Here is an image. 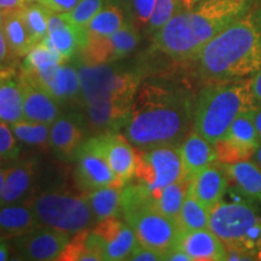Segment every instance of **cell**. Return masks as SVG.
I'll return each instance as SVG.
<instances>
[{
	"instance_id": "50",
	"label": "cell",
	"mask_w": 261,
	"mask_h": 261,
	"mask_svg": "<svg viewBox=\"0 0 261 261\" xmlns=\"http://www.w3.org/2000/svg\"><path fill=\"white\" fill-rule=\"evenodd\" d=\"M16 76V69L12 67H5L3 69H0V85L4 84L5 81H8L11 77Z\"/></svg>"
},
{
	"instance_id": "24",
	"label": "cell",
	"mask_w": 261,
	"mask_h": 261,
	"mask_svg": "<svg viewBox=\"0 0 261 261\" xmlns=\"http://www.w3.org/2000/svg\"><path fill=\"white\" fill-rule=\"evenodd\" d=\"M64 62L67 61L57 51V48L54 46L46 35L40 42L33 45L28 54L25 55L22 62L21 71L32 79H37Z\"/></svg>"
},
{
	"instance_id": "35",
	"label": "cell",
	"mask_w": 261,
	"mask_h": 261,
	"mask_svg": "<svg viewBox=\"0 0 261 261\" xmlns=\"http://www.w3.org/2000/svg\"><path fill=\"white\" fill-rule=\"evenodd\" d=\"M10 127L16 138L21 143L31 146H38V148L39 146L44 148L48 145L51 126L21 120V121L11 123Z\"/></svg>"
},
{
	"instance_id": "49",
	"label": "cell",
	"mask_w": 261,
	"mask_h": 261,
	"mask_svg": "<svg viewBox=\"0 0 261 261\" xmlns=\"http://www.w3.org/2000/svg\"><path fill=\"white\" fill-rule=\"evenodd\" d=\"M253 120L257 133V138H259V142L261 144V104H257L253 109Z\"/></svg>"
},
{
	"instance_id": "39",
	"label": "cell",
	"mask_w": 261,
	"mask_h": 261,
	"mask_svg": "<svg viewBox=\"0 0 261 261\" xmlns=\"http://www.w3.org/2000/svg\"><path fill=\"white\" fill-rule=\"evenodd\" d=\"M181 10L180 0H156L154 11L148 22V32L154 34Z\"/></svg>"
},
{
	"instance_id": "45",
	"label": "cell",
	"mask_w": 261,
	"mask_h": 261,
	"mask_svg": "<svg viewBox=\"0 0 261 261\" xmlns=\"http://www.w3.org/2000/svg\"><path fill=\"white\" fill-rule=\"evenodd\" d=\"M10 57H12V55L9 50L8 42H6L3 29L0 27V69L8 67V62L10 60Z\"/></svg>"
},
{
	"instance_id": "25",
	"label": "cell",
	"mask_w": 261,
	"mask_h": 261,
	"mask_svg": "<svg viewBox=\"0 0 261 261\" xmlns=\"http://www.w3.org/2000/svg\"><path fill=\"white\" fill-rule=\"evenodd\" d=\"M41 226L34 212L23 203L0 207V237H17Z\"/></svg>"
},
{
	"instance_id": "44",
	"label": "cell",
	"mask_w": 261,
	"mask_h": 261,
	"mask_svg": "<svg viewBox=\"0 0 261 261\" xmlns=\"http://www.w3.org/2000/svg\"><path fill=\"white\" fill-rule=\"evenodd\" d=\"M128 261H160L163 260L161 254L154 252V250L148 249V248L140 246L136 247V249L130 253V255L127 257Z\"/></svg>"
},
{
	"instance_id": "38",
	"label": "cell",
	"mask_w": 261,
	"mask_h": 261,
	"mask_svg": "<svg viewBox=\"0 0 261 261\" xmlns=\"http://www.w3.org/2000/svg\"><path fill=\"white\" fill-rule=\"evenodd\" d=\"M217 150V161L221 165H230L243 160H249L254 156L255 150L247 148L233 140L227 138H221L214 143Z\"/></svg>"
},
{
	"instance_id": "26",
	"label": "cell",
	"mask_w": 261,
	"mask_h": 261,
	"mask_svg": "<svg viewBox=\"0 0 261 261\" xmlns=\"http://www.w3.org/2000/svg\"><path fill=\"white\" fill-rule=\"evenodd\" d=\"M122 188L106 187L87 191L84 195L97 223L109 218L122 217Z\"/></svg>"
},
{
	"instance_id": "5",
	"label": "cell",
	"mask_w": 261,
	"mask_h": 261,
	"mask_svg": "<svg viewBox=\"0 0 261 261\" xmlns=\"http://www.w3.org/2000/svg\"><path fill=\"white\" fill-rule=\"evenodd\" d=\"M252 201L221 200L211 208L208 228L225 244L227 260H261V214Z\"/></svg>"
},
{
	"instance_id": "57",
	"label": "cell",
	"mask_w": 261,
	"mask_h": 261,
	"mask_svg": "<svg viewBox=\"0 0 261 261\" xmlns=\"http://www.w3.org/2000/svg\"><path fill=\"white\" fill-rule=\"evenodd\" d=\"M0 240H3V238H2V237H0Z\"/></svg>"
},
{
	"instance_id": "23",
	"label": "cell",
	"mask_w": 261,
	"mask_h": 261,
	"mask_svg": "<svg viewBox=\"0 0 261 261\" xmlns=\"http://www.w3.org/2000/svg\"><path fill=\"white\" fill-rule=\"evenodd\" d=\"M223 166L228 181L243 197L261 202V168L255 161L249 159Z\"/></svg>"
},
{
	"instance_id": "33",
	"label": "cell",
	"mask_w": 261,
	"mask_h": 261,
	"mask_svg": "<svg viewBox=\"0 0 261 261\" xmlns=\"http://www.w3.org/2000/svg\"><path fill=\"white\" fill-rule=\"evenodd\" d=\"M75 58L84 63L102 64L115 62L114 48L110 37L90 34L87 33V41Z\"/></svg>"
},
{
	"instance_id": "32",
	"label": "cell",
	"mask_w": 261,
	"mask_h": 261,
	"mask_svg": "<svg viewBox=\"0 0 261 261\" xmlns=\"http://www.w3.org/2000/svg\"><path fill=\"white\" fill-rule=\"evenodd\" d=\"M189 182L184 179L168 185L155 195V208L162 214L173 219L179 218V213L184 203Z\"/></svg>"
},
{
	"instance_id": "4",
	"label": "cell",
	"mask_w": 261,
	"mask_h": 261,
	"mask_svg": "<svg viewBox=\"0 0 261 261\" xmlns=\"http://www.w3.org/2000/svg\"><path fill=\"white\" fill-rule=\"evenodd\" d=\"M255 107L250 79L217 81L201 90L196 97L192 127L214 144L226 135L240 114Z\"/></svg>"
},
{
	"instance_id": "31",
	"label": "cell",
	"mask_w": 261,
	"mask_h": 261,
	"mask_svg": "<svg viewBox=\"0 0 261 261\" xmlns=\"http://www.w3.org/2000/svg\"><path fill=\"white\" fill-rule=\"evenodd\" d=\"M210 208L202 204L187 189V196L179 213L178 221L184 231L204 230L210 226Z\"/></svg>"
},
{
	"instance_id": "19",
	"label": "cell",
	"mask_w": 261,
	"mask_h": 261,
	"mask_svg": "<svg viewBox=\"0 0 261 261\" xmlns=\"http://www.w3.org/2000/svg\"><path fill=\"white\" fill-rule=\"evenodd\" d=\"M175 248L185 252L191 260L224 261L227 260L225 244L210 228L196 231H184L179 234Z\"/></svg>"
},
{
	"instance_id": "47",
	"label": "cell",
	"mask_w": 261,
	"mask_h": 261,
	"mask_svg": "<svg viewBox=\"0 0 261 261\" xmlns=\"http://www.w3.org/2000/svg\"><path fill=\"white\" fill-rule=\"evenodd\" d=\"M25 5L24 0H0V9L8 14L11 11H17Z\"/></svg>"
},
{
	"instance_id": "54",
	"label": "cell",
	"mask_w": 261,
	"mask_h": 261,
	"mask_svg": "<svg viewBox=\"0 0 261 261\" xmlns=\"http://www.w3.org/2000/svg\"><path fill=\"white\" fill-rule=\"evenodd\" d=\"M254 161L257 163V166L261 168V144L257 146V149L255 150V152H254Z\"/></svg>"
},
{
	"instance_id": "15",
	"label": "cell",
	"mask_w": 261,
	"mask_h": 261,
	"mask_svg": "<svg viewBox=\"0 0 261 261\" xmlns=\"http://www.w3.org/2000/svg\"><path fill=\"white\" fill-rule=\"evenodd\" d=\"M132 102H98L80 107L87 128L94 136L117 133L125 128L130 114Z\"/></svg>"
},
{
	"instance_id": "7",
	"label": "cell",
	"mask_w": 261,
	"mask_h": 261,
	"mask_svg": "<svg viewBox=\"0 0 261 261\" xmlns=\"http://www.w3.org/2000/svg\"><path fill=\"white\" fill-rule=\"evenodd\" d=\"M41 226H47L74 234L96 225L97 220L84 196L68 192L45 191L28 200Z\"/></svg>"
},
{
	"instance_id": "21",
	"label": "cell",
	"mask_w": 261,
	"mask_h": 261,
	"mask_svg": "<svg viewBox=\"0 0 261 261\" xmlns=\"http://www.w3.org/2000/svg\"><path fill=\"white\" fill-rule=\"evenodd\" d=\"M182 179L190 181L198 172L217 161L215 145L192 129L180 143Z\"/></svg>"
},
{
	"instance_id": "20",
	"label": "cell",
	"mask_w": 261,
	"mask_h": 261,
	"mask_svg": "<svg viewBox=\"0 0 261 261\" xmlns=\"http://www.w3.org/2000/svg\"><path fill=\"white\" fill-rule=\"evenodd\" d=\"M47 37L65 61L77 56L87 41L85 27L74 24L63 14L52 12L48 18Z\"/></svg>"
},
{
	"instance_id": "51",
	"label": "cell",
	"mask_w": 261,
	"mask_h": 261,
	"mask_svg": "<svg viewBox=\"0 0 261 261\" xmlns=\"http://www.w3.org/2000/svg\"><path fill=\"white\" fill-rule=\"evenodd\" d=\"M10 253H9V246L8 243L3 242V240H0V261H5L10 259Z\"/></svg>"
},
{
	"instance_id": "8",
	"label": "cell",
	"mask_w": 261,
	"mask_h": 261,
	"mask_svg": "<svg viewBox=\"0 0 261 261\" xmlns=\"http://www.w3.org/2000/svg\"><path fill=\"white\" fill-rule=\"evenodd\" d=\"M182 179L180 144H166L146 150L136 148V171L132 180L158 194Z\"/></svg>"
},
{
	"instance_id": "16",
	"label": "cell",
	"mask_w": 261,
	"mask_h": 261,
	"mask_svg": "<svg viewBox=\"0 0 261 261\" xmlns=\"http://www.w3.org/2000/svg\"><path fill=\"white\" fill-rule=\"evenodd\" d=\"M18 79L23 92V120L51 126L61 115V104L27 75L19 73Z\"/></svg>"
},
{
	"instance_id": "41",
	"label": "cell",
	"mask_w": 261,
	"mask_h": 261,
	"mask_svg": "<svg viewBox=\"0 0 261 261\" xmlns=\"http://www.w3.org/2000/svg\"><path fill=\"white\" fill-rule=\"evenodd\" d=\"M18 155V139L9 123L0 121V160H16Z\"/></svg>"
},
{
	"instance_id": "27",
	"label": "cell",
	"mask_w": 261,
	"mask_h": 261,
	"mask_svg": "<svg viewBox=\"0 0 261 261\" xmlns=\"http://www.w3.org/2000/svg\"><path fill=\"white\" fill-rule=\"evenodd\" d=\"M19 10L5 14L2 24L3 33L12 57H24L33 46L28 29Z\"/></svg>"
},
{
	"instance_id": "9",
	"label": "cell",
	"mask_w": 261,
	"mask_h": 261,
	"mask_svg": "<svg viewBox=\"0 0 261 261\" xmlns=\"http://www.w3.org/2000/svg\"><path fill=\"white\" fill-rule=\"evenodd\" d=\"M125 221L135 231L140 246L165 256L177 246L182 228L177 219L162 214L154 203L140 205L122 213Z\"/></svg>"
},
{
	"instance_id": "2",
	"label": "cell",
	"mask_w": 261,
	"mask_h": 261,
	"mask_svg": "<svg viewBox=\"0 0 261 261\" xmlns=\"http://www.w3.org/2000/svg\"><path fill=\"white\" fill-rule=\"evenodd\" d=\"M254 4L255 0H200L154 33V46L175 61H194L205 44Z\"/></svg>"
},
{
	"instance_id": "36",
	"label": "cell",
	"mask_w": 261,
	"mask_h": 261,
	"mask_svg": "<svg viewBox=\"0 0 261 261\" xmlns=\"http://www.w3.org/2000/svg\"><path fill=\"white\" fill-rule=\"evenodd\" d=\"M110 40L113 44L115 61L123 60L129 56L139 45L140 35L138 28L135 22L130 21V18L126 19L122 27L110 37Z\"/></svg>"
},
{
	"instance_id": "18",
	"label": "cell",
	"mask_w": 261,
	"mask_h": 261,
	"mask_svg": "<svg viewBox=\"0 0 261 261\" xmlns=\"http://www.w3.org/2000/svg\"><path fill=\"white\" fill-rule=\"evenodd\" d=\"M227 189L228 177L224 166L218 161L194 175L188 185V191L210 210L223 200Z\"/></svg>"
},
{
	"instance_id": "43",
	"label": "cell",
	"mask_w": 261,
	"mask_h": 261,
	"mask_svg": "<svg viewBox=\"0 0 261 261\" xmlns=\"http://www.w3.org/2000/svg\"><path fill=\"white\" fill-rule=\"evenodd\" d=\"M80 0H39L42 5L56 14H67L76 6Z\"/></svg>"
},
{
	"instance_id": "10",
	"label": "cell",
	"mask_w": 261,
	"mask_h": 261,
	"mask_svg": "<svg viewBox=\"0 0 261 261\" xmlns=\"http://www.w3.org/2000/svg\"><path fill=\"white\" fill-rule=\"evenodd\" d=\"M135 231L119 218H109L98 221L86 237V247L102 260H127L138 246Z\"/></svg>"
},
{
	"instance_id": "52",
	"label": "cell",
	"mask_w": 261,
	"mask_h": 261,
	"mask_svg": "<svg viewBox=\"0 0 261 261\" xmlns=\"http://www.w3.org/2000/svg\"><path fill=\"white\" fill-rule=\"evenodd\" d=\"M9 169H10V166L9 167H0V195H2V190H3V187H4V182H5L6 175H8L9 173Z\"/></svg>"
},
{
	"instance_id": "34",
	"label": "cell",
	"mask_w": 261,
	"mask_h": 261,
	"mask_svg": "<svg viewBox=\"0 0 261 261\" xmlns=\"http://www.w3.org/2000/svg\"><path fill=\"white\" fill-rule=\"evenodd\" d=\"M223 138L231 139L238 144L256 150L260 145V142L257 138L255 126H254L253 109L240 114L228 127L226 135Z\"/></svg>"
},
{
	"instance_id": "56",
	"label": "cell",
	"mask_w": 261,
	"mask_h": 261,
	"mask_svg": "<svg viewBox=\"0 0 261 261\" xmlns=\"http://www.w3.org/2000/svg\"><path fill=\"white\" fill-rule=\"evenodd\" d=\"M34 2H39V0H24L25 4H29V3H34Z\"/></svg>"
},
{
	"instance_id": "28",
	"label": "cell",
	"mask_w": 261,
	"mask_h": 261,
	"mask_svg": "<svg viewBox=\"0 0 261 261\" xmlns=\"http://www.w3.org/2000/svg\"><path fill=\"white\" fill-rule=\"evenodd\" d=\"M23 120V92L18 76L0 85V121L11 123Z\"/></svg>"
},
{
	"instance_id": "22",
	"label": "cell",
	"mask_w": 261,
	"mask_h": 261,
	"mask_svg": "<svg viewBox=\"0 0 261 261\" xmlns=\"http://www.w3.org/2000/svg\"><path fill=\"white\" fill-rule=\"evenodd\" d=\"M35 178L34 161H19L14 166H10L6 175L2 195H0V207L8 204L19 203L27 197L32 191Z\"/></svg>"
},
{
	"instance_id": "1",
	"label": "cell",
	"mask_w": 261,
	"mask_h": 261,
	"mask_svg": "<svg viewBox=\"0 0 261 261\" xmlns=\"http://www.w3.org/2000/svg\"><path fill=\"white\" fill-rule=\"evenodd\" d=\"M194 104L190 91L175 84H140L123 128L125 137L139 150L180 144L192 122Z\"/></svg>"
},
{
	"instance_id": "55",
	"label": "cell",
	"mask_w": 261,
	"mask_h": 261,
	"mask_svg": "<svg viewBox=\"0 0 261 261\" xmlns=\"http://www.w3.org/2000/svg\"><path fill=\"white\" fill-rule=\"evenodd\" d=\"M4 16H5V12L0 9V27H2L3 21H4Z\"/></svg>"
},
{
	"instance_id": "3",
	"label": "cell",
	"mask_w": 261,
	"mask_h": 261,
	"mask_svg": "<svg viewBox=\"0 0 261 261\" xmlns=\"http://www.w3.org/2000/svg\"><path fill=\"white\" fill-rule=\"evenodd\" d=\"M194 61L205 79L233 81L253 76L261 68V3L205 44Z\"/></svg>"
},
{
	"instance_id": "42",
	"label": "cell",
	"mask_w": 261,
	"mask_h": 261,
	"mask_svg": "<svg viewBox=\"0 0 261 261\" xmlns=\"http://www.w3.org/2000/svg\"><path fill=\"white\" fill-rule=\"evenodd\" d=\"M156 0H128L127 9L130 10L129 18L136 19L137 23L144 25L148 24L152 11H154Z\"/></svg>"
},
{
	"instance_id": "17",
	"label": "cell",
	"mask_w": 261,
	"mask_h": 261,
	"mask_svg": "<svg viewBox=\"0 0 261 261\" xmlns=\"http://www.w3.org/2000/svg\"><path fill=\"white\" fill-rule=\"evenodd\" d=\"M74 178L77 187L84 191L96 190L106 187H115V177L106 160L92 151L81 148L77 150Z\"/></svg>"
},
{
	"instance_id": "48",
	"label": "cell",
	"mask_w": 261,
	"mask_h": 261,
	"mask_svg": "<svg viewBox=\"0 0 261 261\" xmlns=\"http://www.w3.org/2000/svg\"><path fill=\"white\" fill-rule=\"evenodd\" d=\"M163 260H168V261H192L191 257L189 256L187 253L182 252L181 249H178V248H174V249L169 250L167 254H165V256H163Z\"/></svg>"
},
{
	"instance_id": "30",
	"label": "cell",
	"mask_w": 261,
	"mask_h": 261,
	"mask_svg": "<svg viewBox=\"0 0 261 261\" xmlns=\"http://www.w3.org/2000/svg\"><path fill=\"white\" fill-rule=\"evenodd\" d=\"M19 11L28 29L32 45L40 42L47 35L48 18L52 14L51 10H48L41 3L34 2L25 4Z\"/></svg>"
},
{
	"instance_id": "29",
	"label": "cell",
	"mask_w": 261,
	"mask_h": 261,
	"mask_svg": "<svg viewBox=\"0 0 261 261\" xmlns=\"http://www.w3.org/2000/svg\"><path fill=\"white\" fill-rule=\"evenodd\" d=\"M126 22V15L123 6L115 0H108L100 11L86 25V31L90 34L112 37L122 27Z\"/></svg>"
},
{
	"instance_id": "40",
	"label": "cell",
	"mask_w": 261,
	"mask_h": 261,
	"mask_svg": "<svg viewBox=\"0 0 261 261\" xmlns=\"http://www.w3.org/2000/svg\"><path fill=\"white\" fill-rule=\"evenodd\" d=\"M106 4V0H80L73 10L63 14L71 23L86 27Z\"/></svg>"
},
{
	"instance_id": "11",
	"label": "cell",
	"mask_w": 261,
	"mask_h": 261,
	"mask_svg": "<svg viewBox=\"0 0 261 261\" xmlns=\"http://www.w3.org/2000/svg\"><path fill=\"white\" fill-rule=\"evenodd\" d=\"M81 148L106 160L115 177V187L123 188L132 180L136 171V149L119 133H103L90 137Z\"/></svg>"
},
{
	"instance_id": "12",
	"label": "cell",
	"mask_w": 261,
	"mask_h": 261,
	"mask_svg": "<svg viewBox=\"0 0 261 261\" xmlns=\"http://www.w3.org/2000/svg\"><path fill=\"white\" fill-rule=\"evenodd\" d=\"M70 241V233L47 226H39L15 237L14 246L19 259L52 261L58 257Z\"/></svg>"
},
{
	"instance_id": "14",
	"label": "cell",
	"mask_w": 261,
	"mask_h": 261,
	"mask_svg": "<svg viewBox=\"0 0 261 261\" xmlns=\"http://www.w3.org/2000/svg\"><path fill=\"white\" fill-rule=\"evenodd\" d=\"M31 79V77H29ZM33 80V79H31ZM42 90L46 91L60 104L79 106L81 96V84L77 68L74 62H64L58 64L51 71L33 80Z\"/></svg>"
},
{
	"instance_id": "46",
	"label": "cell",
	"mask_w": 261,
	"mask_h": 261,
	"mask_svg": "<svg viewBox=\"0 0 261 261\" xmlns=\"http://www.w3.org/2000/svg\"><path fill=\"white\" fill-rule=\"evenodd\" d=\"M250 89H252L253 98L255 100L256 106L261 104V68L250 79Z\"/></svg>"
},
{
	"instance_id": "53",
	"label": "cell",
	"mask_w": 261,
	"mask_h": 261,
	"mask_svg": "<svg viewBox=\"0 0 261 261\" xmlns=\"http://www.w3.org/2000/svg\"><path fill=\"white\" fill-rule=\"evenodd\" d=\"M198 2H200V0H180L182 10H190V9H192L196 4H197Z\"/></svg>"
},
{
	"instance_id": "6",
	"label": "cell",
	"mask_w": 261,
	"mask_h": 261,
	"mask_svg": "<svg viewBox=\"0 0 261 261\" xmlns=\"http://www.w3.org/2000/svg\"><path fill=\"white\" fill-rule=\"evenodd\" d=\"M110 62L102 64L84 63L74 57L81 84L77 107L98 102H133L142 84L139 68Z\"/></svg>"
},
{
	"instance_id": "13",
	"label": "cell",
	"mask_w": 261,
	"mask_h": 261,
	"mask_svg": "<svg viewBox=\"0 0 261 261\" xmlns=\"http://www.w3.org/2000/svg\"><path fill=\"white\" fill-rule=\"evenodd\" d=\"M89 133L87 123L80 110L61 114L51 125L48 145L58 160L74 161L77 150L87 139Z\"/></svg>"
},
{
	"instance_id": "37",
	"label": "cell",
	"mask_w": 261,
	"mask_h": 261,
	"mask_svg": "<svg viewBox=\"0 0 261 261\" xmlns=\"http://www.w3.org/2000/svg\"><path fill=\"white\" fill-rule=\"evenodd\" d=\"M90 228H85L74 233L69 243L58 257V261H102L97 254L90 252L86 247V237Z\"/></svg>"
}]
</instances>
